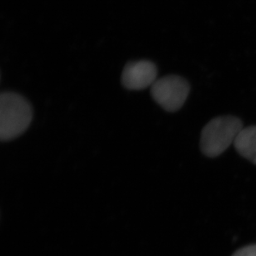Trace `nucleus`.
Here are the masks:
<instances>
[{"label": "nucleus", "mask_w": 256, "mask_h": 256, "mask_svg": "<svg viewBox=\"0 0 256 256\" xmlns=\"http://www.w3.org/2000/svg\"><path fill=\"white\" fill-rule=\"evenodd\" d=\"M32 120L31 104L20 94L2 92L0 96V138L12 140L27 130Z\"/></svg>", "instance_id": "1"}, {"label": "nucleus", "mask_w": 256, "mask_h": 256, "mask_svg": "<svg viewBox=\"0 0 256 256\" xmlns=\"http://www.w3.org/2000/svg\"><path fill=\"white\" fill-rule=\"evenodd\" d=\"M240 118L236 116H219L209 121L200 134V148L203 154L216 158L225 152L242 128Z\"/></svg>", "instance_id": "2"}, {"label": "nucleus", "mask_w": 256, "mask_h": 256, "mask_svg": "<svg viewBox=\"0 0 256 256\" xmlns=\"http://www.w3.org/2000/svg\"><path fill=\"white\" fill-rule=\"evenodd\" d=\"M191 86L179 76L171 75L157 79L151 86L152 99L166 112H176L186 102Z\"/></svg>", "instance_id": "3"}, {"label": "nucleus", "mask_w": 256, "mask_h": 256, "mask_svg": "<svg viewBox=\"0 0 256 256\" xmlns=\"http://www.w3.org/2000/svg\"><path fill=\"white\" fill-rule=\"evenodd\" d=\"M157 66L152 62H130L124 68L121 82L126 89L140 90L152 86L157 80Z\"/></svg>", "instance_id": "4"}, {"label": "nucleus", "mask_w": 256, "mask_h": 256, "mask_svg": "<svg viewBox=\"0 0 256 256\" xmlns=\"http://www.w3.org/2000/svg\"><path fill=\"white\" fill-rule=\"evenodd\" d=\"M234 146L240 156L256 165V126L242 128L234 140Z\"/></svg>", "instance_id": "5"}, {"label": "nucleus", "mask_w": 256, "mask_h": 256, "mask_svg": "<svg viewBox=\"0 0 256 256\" xmlns=\"http://www.w3.org/2000/svg\"><path fill=\"white\" fill-rule=\"evenodd\" d=\"M232 256H256V244L243 247L234 252Z\"/></svg>", "instance_id": "6"}]
</instances>
